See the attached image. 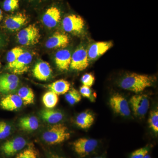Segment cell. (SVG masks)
<instances>
[{
    "mask_svg": "<svg viewBox=\"0 0 158 158\" xmlns=\"http://www.w3.org/2000/svg\"><path fill=\"white\" fill-rule=\"evenodd\" d=\"M16 158H37V155L34 149L27 148L19 153Z\"/></svg>",
    "mask_w": 158,
    "mask_h": 158,
    "instance_id": "obj_32",
    "label": "cell"
},
{
    "mask_svg": "<svg viewBox=\"0 0 158 158\" xmlns=\"http://www.w3.org/2000/svg\"><path fill=\"white\" fill-rule=\"evenodd\" d=\"M38 34H40L38 28L34 25H31L19 32L17 34V38H24Z\"/></svg>",
    "mask_w": 158,
    "mask_h": 158,
    "instance_id": "obj_25",
    "label": "cell"
},
{
    "mask_svg": "<svg viewBox=\"0 0 158 158\" xmlns=\"http://www.w3.org/2000/svg\"><path fill=\"white\" fill-rule=\"evenodd\" d=\"M43 102L48 109H53L56 106L59 102L58 95L52 91L44 94L42 98Z\"/></svg>",
    "mask_w": 158,
    "mask_h": 158,
    "instance_id": "obj_22",
    "label": "cell"
},
{
    "mask_svg": "<svg viewBox=\"0 0 158 158\" xmlns=\"http://www.w3.org/2000/svg\"><path fill=\"white\" fill-rule=\"evenodd\" d=\"M149 148L148 147L141 148L136 150L131 154L130 158H143L148 154Z\"/></svg>",
    "mask_w": 158,
    "mask_h": 158,
    "instance_id": "obj_33",
    "label": "cell"
},
{
    "mask_svg": "<svg viewBox=\"0 0 158 158\" xmlns=\"http://www.w3.org/2000/svg\"><path fill=\"white\" fill-rule=\"evenodd\" d=\"M61 17V10L58 7L52 6L45 11L43 17V22L48 27H55L60 21Z\"/></svg>",
    "mask_w": 158,
    "mask_h": 158,
    "instance_id": "obj_11",
    "label": "cell"
},
{
    "mask_svg": "<svg viewBox=\"0 0 158 158\" xmlns=\"http://www.w3.org/2000/svg\"><path fill=\"white\" fill-rule=\"evenodd\" d=\"M15 82H19V78L15 75L6 73L0 75V87Z\"/></svg>",
    "mask_w": 158,
    "mask_h": 158,
    "instance_id": "obj_26",
    "label": "cell"
},
{
    "mask_svg": "<svg viewBox=\"0 0 158 158\" xmlns=\"http://www.w3.org/2000/svg\"><path fill=\"white\" fill-rule=\"evenodd\" d=\"M1 62H0V66H1Z\"/></svg>",
    "mask_w": 158,
    "mask_h": 158,
    "instance_id": "obj_40",
    "label": "cell"
},
{
    "mask_svg": "<svg viewBox=\"0 0 158 158\" xmlns=\"http://www.w3.org/2000/svg\"><path fill=\"white\" fill-rule=\"evenodd\" d=\"M70 84L65 80H59L53 82L48 86L50 91L57 95L65 94L70 89Z\"/></svg>",
    "mask_w": 158,
    "mask_h": 158,
    "instance_id": "obj_19",
    "label": "cell"
},
{
    "mask_svg": "<svg viewBox=\"0 0 158 158\" xmlns=\"http://www.w3.org/2000/svg\"><path fill=\"white\" fill-rule=\"evenodd\" d=\"M3 19V12L2 10L0 9V22Z\"/></svg>",
    "mask_w": 158,
    "mask_h": 158,
    "instance_id": "obj_36",
    "label": "cell"
},
{
    "mask_svg": "<svg viewBox=\"0 0 158 158\" xmlns=\"http://www.w3.org/2000/svg\"><path fill=\"white\" fill-rule=\"evenodd\" d=\"M18 95L19 96L24 105H28L34 103V94L31 88L22 87L19 90Z\"/></svg>",
    "mask_w": 158,
    "mask_h": 158,
    "instance_id": "obj_21",
    "label": "cell"
},
{
    "mask_svg": "<svg viewBox=\"0 0 158 158\" xmlns=\"http://www.w3.org/2000/svg\"><path fill=\"white\" fill-rule=\"evenodd\" d=\"M19 82L11 83L0 87V91L3 93H8L12 92L17 89Z\"/></svg>",
    "mask_w": 158,
    "mask_h": 158,
    "instance_id": "obj_34",
    "label": "cell"
},
{
    "mask_svg": "<svg viewBox=\"0 0 158 158\" xmlns=\"http://www.w3.org/2000/svg\"><path fill=\"white\" fill-rule=\"evenodd\" d=\"M69 42V39L67 35L56 32L48 40L45 46L49 49L64 48L68 45Z\"/></svg>",
    "mask_w": 158,
    "mask_h": 158,
    "instance_id": "obj_12",
    "label": "cell"
},
{
    "mask_svg": "<svg viewBox=\"0 0 158 158\" xmlns=\"http://www.w3.org/2000/svg\"><path fill=\"white\" fill-rule=\"evenodd\" d=\"M143 158H151V156L150 155L148 154L146 155L145 156H144V157Z\"/></svg>",
    "mask_w": 158,
    "mask_h": 158,
    "instance_id": "obj_37",
    "label": "cell"
},
{
    "mask_svg": "<svg viewBox=\"0 0 158 158\" xmlns=\"http://www.w3.org/2000/svg\"><path fill=\"white\" fill-rule=\"evenodd\" d=\"M94 117L93 114L88 111L82 112L79 114L76 118V123L82 129H88L93 124Z\"/></svg>",
    "mask_w": 158,
    "mask_h": 158,
    "instance_id": "obj_18",
    "label": "cell"
},
{
    "mask_svg": "<svg viewBox=\"0 0 158 158\" xmlns=\"http://www.w3.org/2000/svg\"><path fill=\"white\" fill-rule=\"evenodd\" d=\"M155 79L147 75L136 73L128 74L119 82L120 87L124 90L139 93L153 85Z\"/></svg>",
    "mask_w": 158,
    "mask_h": 158,
    "instance_id": "obj_1",
    "label": "cell"
},
{
    "mask_svg": "<svg viewBox=\"0 0 158 158\" xmlns=\"http://www.w3.org/2000/svg\"><path fill=\"white\" fill-rule=\"evenodd\" d=\"M0 44H1V43H0Z\"/></svg>",
    "mask_w": 158,
    "mask_h": 158,
    "instance_id": "obj_41",
    "label": "cell"
},
{
    "mask_svg": "<svg viewBox=\"0 0 158 158\" xmlns=\"http://www.w3.org/2000/svg\"><path fill=\"white\" fill-rule=\"evenodd\" d=\"M23 52V49L19 47L14 48L8 52L6 59L7 62L9 63V68L14 64V62L16 61L20 55Z\"/></svg>",
    "mask_w": 158,
    "mask_h": 158,
    "instance_id": "obj_24",
    "label": "cell"
},
{
    "mask_svg": "<svg viewBox=\"0 0 158 158\" xmlns=\"http://www.w3.org/2000/svg\"><path fill=\"white\" fill-rule=\"evenodd\" d=\"M80 93L82 96L89 99L91 102L94 101L95 98L90 87L83 85L80 88Z\"/></svg>",
    "mask_w": 158,
    "mask_h": 158,
    "instance_id": "obj_31",
    "label": "cell"
},
{
    "mask_svg": "<svg viewBox=\"0 0 158 158\" xmlns=\"http://www.w3.org/2000/svg\"><path fill=\"white\" fill-rule=\"evenodd\" d=\"M71 54L69 50H60L55 56V62L57 67L61 71L68 70L70 67Z\"/></svg>",
    "mask_w": 158,
    "mask_h": 158,
    "instance_id": "obj_14",
    "label": "cell"
},
{
    "mask_svg": "<svg viewBox=\"0 0 158 158\" xmlns=\"http://www.w3.org/2000/svg\"><path fill=\"white\" fill-rule=\"evenodd\" d=\"M33 73L36 78L40 81H46L52 75V69L48 62H40L35 65Z\"/></svg>",
    "mask_w": 158,
    "mask_h": 158,
    "instance_id": "obj_16",
    "label": "cell"
},
{
    "mask_svg": "<svg viewBox=\"0 0 158 158\" xmlns=\"http://www.w3.org/2000/svg\"><path fill=\"white\" fill-rule=\"evenodd\" d=\"M113 45V43L111 41L95 42L90 44L87 49L89 61L97 59L109 50Z\"/></svg>",
    "mask_w": 158,
    "mask_h": 158,
    "instance_id": "obj_8",
    "label": "cell"
},
{
    "mask_svg": "<svg viewBox=\"0 0 158 158\" xmlns=\"http://www.w3.org/2000/svg\"><path fill=\"white\" fill-rule=\"evenodd\" d=\"M62 26L63 30L68 33L80 34L85 29V21L81 16L77 15H69L62 20Z\"/></svg>",
    "mask_w": 158,
    "mask_h": 158,
    "instance_id": "obj_3",
    "label": "cell"
},
{
    "mask_svg": "<svg viewBox=\"0 0 158 158\" xmlns=\"http://www.w3.org/2000/svg\"><path fill=\"white\" fill-rule=\"evenodd\" d=\"M110 105L115 113L122 116H128L131 114V110L126 99L121 94H114L110 99Z\"/></svg>",
    "mask_w": 158,
    "mask_h": 158,
    "instance_id": "obj_7",
    "label": "cell"
},
{
    "mask_svg": "<svg viewBox=\"0 0 158 158\" xmlns=\"http://www.w3.org/2000/svg\"><path fill=\"white\" fill-rule=\"evenodd\" d=\"M27 141L22 137H17L6 141L3 144L1 149L7 156H12L19 151L25 146Z\"/></svg>",
    "mask_w": 158,
    "mask_h": 158,
    "instance_id": "obj_10",
    "label": "cell"
},
{
    "mask_svg": "<svg viewBox=\"0 0 158 158\" xmlns=\"http://www.w3.org/2000/svg\"><path fill=\"white\" fill-rule=\"evenodd\" d=\"M67 128L62 124H56L44 133L43 138L50 144H60L70 138Z\"/></svg>",
    "mask_w": 158,
    "mask_h": 158,
    "instance_id": "obj_2",
    "label": "cell"
},
{
    "mask_svg": "<svg viewBox=\"0 0 158 158\" xmlns=\"http://www.w3.org/2000/svg\"><path fill=\"white\" fill-rule=\"evenodd\" d=\"M150 127L156 133L158 132V110L152 111L150 113L148 118Z\"/></svg>",
    "mask_w": 158,
    "mask_h": 158,
    "instance_id": "obj_27",
    "label": "cell"
},
{
    "mask_svg": "<svg viewBox=\"0 0 158 158\" xmlns=\"http://www.w3.org/2000/svg\"><path fill=\"white\" fill-rule=\"evenodd\" d=\"M27 23V18L22 13H18L9 16L5 20L6 27L11 31L19 30Z\"/></svg>",
    "mask_w": 158,
    "mask_h": 158,
    "instance_id": "obj_15",
    "label": "cell"
},
{
    "mask_svg": "<svg viewBox=\"0 0 158 158\" xmlns=\"http://www.w3.org/2000/svg\"><path fill=\"white\" fill-rule=\"evenodd\" d=\"M73 145L75 152L80 156L84 157L96 149L98 142L95 139L80 138L75 141Z\"/></svg>",
    "mask_w": 158,
    "mask_h": 158,
    "instance_id": "obj_5",
    "label": "cell"
},
{
    "mask_svg": "<svg viewBox=\"0 0 158 158\" xmlns=\"http://www.w3.org/2000/svg\"><path fill=\"white\" fill-rule=\"evenodd\" d=\"M43 119L51 124H56L63 118V115L61 112L52 109L43 110L40 113Z\"/></svg>",
    "mask_w": 158,
    "mask_h": 158,
    "instance_id": "obj_17",
    "label": "cell"
},
{
    "mask_svg": "<svg viewBox=\"0 0 158 158\" xmlns=\"http://www.w3.org/2000/svg\"><path fill=\"white\" fill-rule=\"evenodd\" d=\"M65 98L69 104L73 105L81 101V95L76 89L72 88L65 94Z\"/></svg>",
    "mask_w": 158,
    "mask_h": 158,
    "instance_id": "obj_23",
    "label": "cell"
},
{
    "mask_svg": "<svg viewBox=\"0 0 158 158\" xmlns=\"http://www.w3.org/2000/svg\"><path fill=\"white\" fill-rule=\"evenodd\" d=\"M19 6V0H5L3 3V9L6 11L16 10Z\"/></svg>",
    "mask_w": 158,
    "mask_h": 158,
    "instance_id": "obj_29",
    "label": "cell"
},
{
    "mask_svg": "<svg viewBox=\"0 0 158 158\" xmlns=\"http://www.w3.org/2000/svg\"><path fill=\"white\" fill-rule=\"evenodd\" d=\"M32 59L33 57L30 53L23 52L9 69L14 73L21 74L24 73L28 69Z\"/></svg>",
    "mask_w": 158,
    "mask_h": 158,
    "instance_id": "obj_9",
    "label": "cell"
},
{
    "mask_svg": "<svg viewBox=\"0 0 158 158\" xmlns=\"http://www.w3.org/2000/svg\"><path fill=\"white\" fill-rule=\"evenodd\" d=\"M130 106L134 114L137 116H143L147 113L149 107L150 102L147 95H135L130 100Z\"/></svg>",
    "mask_w": 158,
    "mask_h": 158,
    "instance_id": "obj_6",
    "label": "cell"
},
{
    "mask_svg": "<svg viewBox=\"0 0 158 158\" xmlns=\"http://www.w3.org/2000/svg\"><path fill=\"white\" fill-rule=\"evenodd\" d=\"M63 158V157H56V158Z\"/></svg>",
    "mask_w": 158,
    "mask_h": 158,
    "instance_id": "obj_39",
    "label": "cell"
},
{
    "mask_svg": "<svg viewBox=\"0 0 158 158\" xmlns=\"http://www.w3.org/2000/svg\"><path fill=\"white\" fill-rule=\"evenodd\" d=\"M87 49L83 46L79 47L73 54L70 67L73 70L83 71L89 65Z\"/></svg>",
    "mask_w": 158,
    "mask_h": 158,
    "instance_id": "obj_4",
    "label": "cell"
},
{
    "mask_svg": "<svg viewBox=\"0 0 158 158\" xmlns=\"http://www.w3.org/2000/svg\"><path fill=\"white\" fill-rule=\"evenodd\" d=\"M40 34H36L30 37L19 38L18 40L19 42L21 45L24 46L34 45L37 44L39 41Z\"/></svg>",
    "mask_w": 158,
    "mask_h": 158,
    "instance_id": "obj_28",
    "label": "cell"
},
{
    "mask_svg": "<svg viewBox=\"0 0 158 158\" xmlns=\"http://www.w3.org/2000/svg\"><path fill=\"white\" fill-rule=\"evenodd\" d=\"M11 127L4 121H0V139H4L10 135Z\"/></svg>",
    "mask_w": 158,
    "mask_h": 158,
    "instance_id": "obj_30",
    "label": "cell"
},
{
    "mask_svg": "<svg viewBox=\"0 0 158 158\" xmlns=\"http://www.w3.org/2000/svg\"><path fill=\"white\" fill-rule=\"evenodd\" d=\"M94 81V77L90 73H86L81 78V82L83 85L90 87L93 85Z\"/></svg>",
    "mask_w": 158,
    "mask_h": 158,
    "instance_id": "obj_35",
    "label": "cell"
},
{
    "mask_svg": "<svg viewBox=\"0 0 158 158\" xmlns=\"http://www.w3.org/2000/svg\"><path fill=\"white\" fill-rule=\"evenodd\" d=\"M94 158H105L104 157H97Z\"/></svg>",
    "mask_w": 158,
    "mask_h": 158,
    "instance_id": "obj_38",
    "label": "cell"
},
{
    "mask_svg": "<svg viewBox=\"0 0 158 158\" xmlns=\"http://www.w3.org/2000/svg\"><path fill=\"white\" fill-rule=\"evenodd\" d=\"M23 102L18 94H11L2 99L0 106L3 110L13 111L21 107Z\"/></svg>",
    "mask_w": 158,
    "mask_h": 158,
    "instance_id": "obj_13",
    "label": "cell"
},
{
    "mask_svg": "<svg viewBox=\"0 0 158 158\" xmlns=\"http://www.w3.org/2000/svg\"><path fill=\"white\" fill-rule=\"evenodd\" d=\"M19 126L24 131H35L39 127V122L35 116H27L21 118Z\"/></svg>",
    "mask_w": 158,
    "mask_h": 158,
    "instance_id": "obj_20",
    "label": "cell"
}]
</instances>
